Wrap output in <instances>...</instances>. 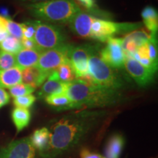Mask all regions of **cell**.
Wrapping results in <instances>:
<instances>
[{
  "mask_svg": "<svg viewBox=\"0 0 158 158\" xmlns=\"http://www.w3.org/2000/svg\"><path fill=\"white\" fill-rule=\"evenodd\" d=\"M10 102V94L3 88L0 87V108L8 104Z\"/></svg>",
  "mask_w": 158,
  "mask_h": 158,
  "instance_id": "obj_30",
  "label": "cell"
},
{
  "mask_svg": "<svg viewBox=\"0 0 158 158\" xmlns=\"http://www.w3.org/2000/svg\"><path fill=\"white\" fill-rule=\"evenodd\" d=\"M21 42L23 49H37L33 39H22Z\"/></svg>",
  "mask_w": 158,
  "mask_h": 158,
  "instance_id": "obj_31",
  "label": "cell"
},
{
  "mask_svg": "<svg viewBox=\"0 0 158 158\" xmlns=\"http://www.w3.org/2000/svg\"><path fill=\"white\" fill-rule=\"evenodd\" d=\"M36 101V97L32 94H28V95L19 97L15 98L13 100V104L17 108H27L28 109L35 103Z\"/></svg>",
  "mask_w": 158,
  "mask_h": 158,
  "instance_id": "obj_27",
  "label": "cell"
},
{
  "mask_svg": "<svg viewBox=\"0 0 158 158\" xmlns=\"http://www.w3.org/2000/svg\"><path fill=\"white\" fill-rule=\"evenodd\" d=\"M89 76L82 80L98 87L120 92L124 86L120 75L101 59L100 50L96 45H92L89 54Z\"/></svg>",
  "mask_w": 158,
  "mask_h": 158,
  "instance_id": "obj_4",
  "label": "cell"
},
{
  "mask_svg": "<svg viewBox=\"0 0 158 158\" xmlns=\"http://www.w3.org/2000/svg\"><path fill=\"white\" fill-rule=\"evenodd\" d=\"M124 146V138L121 134H114L109 138L105 147L106 158H119Z\"/></svg>",
  "mask_w": 158,
  "mask_h": 158,
  "instance_id": "obj_16",
  "label": "cell"
},
{
  "mask_svg": "<svg viewBox=\"0 0 158 158\" xmlns=\"http://www.w3.org/2000/svg\"><path fill=\"white\" fill-rule=\"evenodd\" d=\"M15 66V57L13 54L0 50V70H5Z\"/></svg>",
  "mask_w": 158,
  "mask_h": 158,
  "instance_id": "obj_26",
  "label": "cell"
},
{
  "mask_svg": "<svg viewBox=\"0 0 158 158\" xmlns=\"http://www.w3.org/2000/svg\"><path fill=\"white\" fill-rule=\"evenodd\" d=\"M2 21L5 24V29L10 35L20 40L23 39V31L21 23H16L12 21L9 18H5L2 16Z\"/></svg>",
  "mask_w": 158,
  "mask_h": 158,
  "instance_id": "obj_24",
  "label": "cell"
},
{
  "mask_svg": "<svg viewBox=\"0 0 158 158\" xmlns=\"http://www.w3.org/2000/svg\"><path fill=\"white\" fill-rule=\"evenodd\" d=\"M141 17L143 25L149 33H157L158 13L157 10L152 6H147L141 12Z\"/></svg>",
  "mask_w": 158,
  "mask_h": 158,
  "instance_id": "obj_19",
  "label": "cell"
},
{
  "mask_svg": "<svg viewBox=\"0 0 158 158\" xmlns=\"http://www.w3.org/2000/svg\"><path fill=\"white\" fill-rule=\"evenodd\" d=\"M41 53L38 49H22L15 54V66L21 70L29 67L36 66Z\"/></svg>",
  "mask_w": 158,
  "mask_h": 158,
  "instance_id": "obj_13",
  "label": "cell"
},
{
  "mask_svg": "<svg viewBox=\"0 0 158 158\" xmlns=\"http://www.w3.org/2000/svg\"><path fill=\"white\" fill-rule=\"evenodd\" d=\"M65 93L72 102L70 110L112 107L124 100L120 92L105 89L81 79L69 83Z\"/></svg>",
  "mask_w": 158,
  "mask_h": 158,
  "instance_id": "obj_2",
  "label": "cell"
},
{
  "mask_svg": "<svg viewBox=\"0 0 158 158\" xmlns=\"http://www.w3.org/2000/svg\"><path fill=\"white\" fill-rule=\"evenodd\" d=\"M92 45L83 44L71 46L69 60L76 75V79H84L89 76V58Z\"/></svg>",
  "mask_w": 158,
  "mask_h": 158,
  "instance_id": "obj_8",
  "label": "cell"
},
{
  "mask_svg": "<svg viewBox=\"0 0 158 158\" xmlns=\"http://www.w3.org/2000/svg\"><path fill=\"white\" fill-rule=\"evenodd\" d=\"M33 147L38 152L39 155L43 153L48 147L50 141V133L47 127H43L35 130L29 137Z\"/></svg>",
  "mask_w": 158,
  "mask_h": 158,
  "instance_id": "obj_17",
  "label": "cell"
},
{
  "mask_svg": "<svg viewBox=\"0 0 158 158\" xmlns=\"http://www.w3.org/2000/svg\"><path fill=\"white\" fill-rule=\"evenodd\" d=\"M49 73L41 70L39 67L33 66L22 70L21 78L23 84L29 85L34 89L42 86L49 76Z\"/></svg>",
  "mask_w": 158,
  "mask_h": 158,
  "instance_id": "obj_12",
  "label": "cell"
},
{
  "mask_svg": "<svg viewBox=\"0 0 158 158\" xmlns=\"http://www.w3.org/2000/svg\"><path fill=\"white\" fill-rule=\"evenodd\" d=\"M11 117L17 133H19L29 125L31 120V113L27 108L16 107L12 111Z\"/></svg>",
  "mask_w": 158,
  "mask_h": 158,
  "instance_id": "obj_20",
  "label": "cell"
},
{
  "mask_svg": "<svg viewBox=\"0 0 158 158\" xmlns=\"http://www.w3.org/2000/svg\"><path fill=\"white\" fill-rule=\"evenodd\" d=\"M23 49L21 40L8 35L4 40L0 42V50L11 54H17Z\"/></svg>",
  "mask_w": 158,
  "mask_h": 158,
  "instance_id": "obj_22",
  "label": "cell"
},
{
  "mask_svg": "<svg viewBox=\"0 0 158 158\" xmlns=\"http://www.w3.org/2000/svg\"><path fill=\"white\" fill-rule=\"evenodd\" d=\"M9 34L7 32V30H4V31H0V42L4 40L6 37L8 36Z\"/></svg>",
  "mask_w": 158,
  "mask_h": 158,
  "instance_id": "obj_33",
  "label": "cell"
},
{
  "mask_svg": "<svg viewBox=\"0 0 158 158\" xmlns=\"http://www.w3.org/2000/svg\"><path fill=\"white\" fill-rule=\"evenodd\" d=\"M48 78L64 83H70L76 79L73 69L69 59L51 72Z\"/></svg>",
  "mask_w": 158,
  "mask_h": 158,
  "instance_id": "obj_18",
  "label": "cell"
},
{
  "mask_svg": "<svg viewBox=\"0 0 158 158\" xmlns=\"http://www.w3.org/2000/svg\"><path fill=\"white\" fill-rule=\"evenodd\" d=\"M20 2L25 4V5H30V4H35L42 2L48 1V0H18Z\"/></svg>",
  "mask_w": 158,
  "mask_h": 158,
  "instance_id": "obj_32",
  "label": "cell"
},
{
  "mask_svg": "<svg viewBox=\"0 0 158 158\" xmlns=\"http://www.w3.org/2000/svg\"><path fill=\"white\" fill-rule=\"evenodd\" d=\"M22 70L15 66L5 70H0V87L11 88L22 83Z\"/></svg>",
  "mask_w": 158,
  "mask_h": 158,
  "instance_id": "obj_15",
  "label": "cell"
},
{
  "mask_svg": "<svg viewBox=\"0 0 158 158\" xmlns=\"http://www.w3.org/2000/svg\"><path fill=\"white\" fill-rule=\"evenodd\" d=\"M81 10H84V12L89 13V14L93 15H99L102 17H108V15L104 14L102 12L98 7V5L96 3V0H74Z\"/></svg>",
  "mask_w": 158,
  "mask_h": 158,
  "instance_id": "obj_23",
  "label": "cell"
},
{
  "mask_svg": "<svg viewBox=\"0 0 158 158\" xmlns=\"http://www.w3.org/2000/svg\"><path fill=\"white\" fill-rule=\"evenodd\" d=\"M72 45L65 43L56 48L43 51L40 56L37 66L50 73L69 59Z\"/></svg>",
  "mask_w": 158,
  "mask_h": 158,
  "instance_id": "obj_7",
  "label": "cell"
},
{
  "mask_svg": "<svg viewBox=\"0 0 158 158\" xmlns=\"http://www.w3.org/2000/svg\"><path fill=\"white\" fill-rule=\"evenodd\" d=\"M81 158H106L104 156L99 155L98 153L91 152L87 149H83L80 154Z\"/></svg>",
  "mask_w": 158,
  "mask_h": 158,
  "instance_id": "obj_29",
  "label": "cell"
},
{
  "mask_svg": "<svg viewBox=\"0 0 158 158\" xmlns=\"http://www.w3.org/2000/svg\"><path fill=\"white\" fill-rule=\"evenodd\" d=\"M35 33L33 37L37 48L41 52L67 43L64 32L53 23L34 20Z\"/></svg>",
  "mask_w": 158,
  "mask_h": 158,
  "instance_id": "obj_6",
  "label": "cell"
},
{
  "mask_svg": "<svg viewBox=\"0 0 158 158\" xmlns=\"http://www.w3.org/2000/svg\"><path fill=\"white\" fill-rule=\"evenodd\" d=\"M108 116L106 110L79 109L51 122L50 141L42 158H58L70 152L97 130Z\"/></svg>",
  "mask_w": 158,
  "mask_h": 158,
  "instance_id": "obj_1",
  "label": "cell"
},
{
  "mask_svg": "<svg viewBox=\"0 0 158 158\" xmlns=\"http://www.w3.org/2000/svg\"><path fill=\"white\" fill-rule=\"evenodd\" d=\"M122 38L111 37L100 50V56L106 64L114 69L124 68L125 54L122 46Z\"/></svg>",
  "mask_w": 158,
  "mask_h": 158,
  "instance_id": "obj_9",
  "label": "cell"
},
{
  "mask_svg": "<svg viewBox=\"0 0 158 158\" xmlns=\"http://www.w3.org/2000/svg\"><path fill=\"white\" fill-rule=\"evenodd\" d=\"M4 30H6V29H5V24H4L2 21V16L0 15V31H4Z\"/></svg>",
  "mask_w": 158,
  "mask_h": 158,
  "instance_id": "obj_34",
  "label": "cell"
},
{
  "mask_svg": "<svg viewBox=\"0 0 158 158\" xmlns=\"http://www.w3.org/2000/svg\"><path fill=\"white\" fill-rule=\"evenodd\" d=\"M68 84L69 83L59 81L48 77V79L43 83L41 86L40 90L37 93V95L40 98L45 99L46 97L51 95V94L65 93Z\"/></svg>",
  "mask_w": 158,
  "mask_h": 158,
  "instance_id": "obj_14",
  "label": "cell"
},
{
  "mask_svg": "<svg viewBox=\"0 0 158 158\" xmlns=\"http://www.w3.org/2000/svg\"><path fill=\"white\" fill-rule=\"evenodd\" d=\"M29 137L12 141L0 149V158H37Z\"/></svg>",
  "mask_w": 158,
  "mask_h": 158,
  "instance_id": "obj_10",
  "label": "cell"
},
{
  "mask_svg": "<svg viewBox=\"0 0 158 158\" xmlns=\"http://www.w3.org/2000/svg\"><path fill=\"white\" fill-rule=\"evenodd\" d=\"M25 7L37 20L50 23H69L81 11L74 0H48L25 5Z\"/></svg>",
  "mask_w": 158,
  "mask_h": 158,
  "instance_id": "obj_3",
  "label": "cell"
},
{
  "mask_svg": "<svg viewBox=\"0 0 158 158\" xmlns=\"http://www.w3.org/2000/svg\"><path fill=\"white\" fill-rule=\"evenodd\" d=\"M141 27L142 23L140 22L119 23L104 19H99L92 15L87 38L100 42H106L108 39L115 37L116 35L129 34Z\"/></svg>",
  "mask_w": 158,
  "mask_h": 158,
  "instance_id": "obj_5",
  "label": "cell"
},
{
  "mask_svg": "<svg viewBox=\"0 0 158 158\" xmlns=\"http://www.w3.org/2000/svg\"><path fill=\"white\" fill-rule=\"evenodd\" d=\"M23 31V39H33L35 33L34 20H29L21 23Z\"/></svg>",
  "mask_w": 158,
  "mask_h": 158,
  "instance_id": "obj_28",
  "label": "cell"
},
{
  "mask_svg": "<svg viewBox=\"0 0 158 158\" xmlns=\"http://www.w3.org/2000/svg\"><path fill=\"white\" fill-rule=\"evenodd\" d=\"M45 101L49 106L56 108L57 110H70L72 103L66 93L51 94L45 98Z\"/></svg>",
  "mask_w": 158,
  "mask_h": 158,
  "instance_id": "obj_21",
  "label": "cell"
},
{
  "mask_svg": "<svg viewBox=\"0 0 158 158\" xmlns=\"http://www.w3.org/2000/svg\"><path fill=\"white\" fill-rule=\"evenodd\" d=\"M124 68L138 86H146L154 81L155 73L145 68L132 57L125 56Z\"/></svg>",
  "mask_w": 158,
  "mask_h": 158,
  "instance_id": "obj_11",
  "label": "cell"
},
{
  "mask_svg": "<svg viewBox=\"0 0 158 158\" xmlns=\"http://www.w3.org/2000/svg\"><path fill=\"white\" fill-rule=\"evenodd\" d=\"M9 91L10 95L13 98H19V97L31 94L35 91V89L29 86V85L23 84V83H21V84H19L13 86V87L10 88Z\"/></svg>",
  "mask_w": 158,
  "mask_h": 158,
  "instance_id": "obj_25",
  "label": "cell"
}]
</instances>
